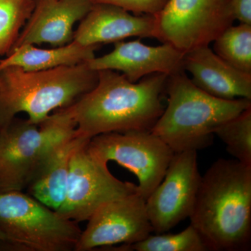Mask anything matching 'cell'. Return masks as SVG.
Wrapping results in <instances>:
<instances>
[{
    "mask_svg": "<svg viewBox=\"0 0 251 251\" xmlns=\"http://www.w3.org/2000/svg\"><path fill=\"white\" fill-rule=\"evenodd\" d=\"M169 75L155 74L130 82L115 71L98 72V82L70 105L76 131L84 138L128 130H151L164 110Z\"/></svg>",
    "mask_w": 251,
    "mask_h": 251,
    "instance_id": "6da1fadb",
    "label": "cell"
},
{
    "mask_svg": "<svg viewBox=\"0 0 251 251\" xmlns=\"http://www.w3.org/2000/svg\"><path fill=\"white\" fill-rule=\"evenodd\" d=\"M191 225L210 251H248L251 239V166L220 158L201 178Z\"/></svg>",
    "mask_w": 251,
    "mask_h": 251,
    "instance_id": "7a4b0ae2",
    "label": "cell"
},
{
    "mask_svg": "<svg viewBox=\"0 0 251 251\" xmlns=\"http://www.w3.org/2000/svg\"><path fill=\"white\" fill-rule=\"evenodd\" d=\"M165 108L151 131L175 153L211 146L216 130L251 108V100H224L198 88L184 71L168 76Z\"/></svg>",
    "mask_w": 251,
    "mask_h": 251,
    "instance_id": "3957f363",
    "label": "cell"
},
{
    "mask_svg": "<svg viewBox=\"0 0 251 251\" xmlns=\"http://www.w3.org/2000/svg\"><path fill=\"white\" fill-rule=\"evenodd\" d=\"M97 82L98 72L86 62L38 72L17 67L1 69L0 128L21 112L31 123L40 124L54 110L75 103Z\"/></svg>",
    "mask_w": 251,
    "mask_h": 251,
    "instance_id": "277c9868",
    "label": "cell"
},
{
    "mask_svg": "<svg viewBox=\"0 0 251 251\" xmlns=\"http://www.w3.org/2000/svg\"><path fill=\"white\" fill-rule=\"evenodd\" d=\"M0 249L18 251H74L81 230L77 223L23 191L0 193Z\"/></svg>",
    "mask_w": 251,
    "mask_h": 251,
    "instance_id": "5b68a950",
    "label": "cell"
},
{
    "mask_svg": "<svg viewBox=\"0 0 251 251\" xmlns=\"http://www.w3.org/2000/svg\"><path fill=\"white\" fill-rule=\"evenodd\" d=\"M76 129L70 106L40 124L13 119L0 128V193L23 191L48 150Z\"/></svg>",
    "mask_w": 251,
    "mask_h": 251,
    "instance_id": "8992f818",
    "label": "cell"
},
{
    "mask_svg": "<svg viewBox=\"0 0 251 251\" xmlns=\"http://www.w3.org/2000/svg\"><path fill=\"white\" fill-rule=\"evenodd\" d=\"M154 17L155 38L184 54L209 46L235 21L231 0H168Z\"/></svg>",
    "mask_w": 251,
    "mask_h": 251,
    "instance_id": "52a82bcc",
    "label": "cell"
},
{
    "mask_svg": "<svg viewBox=\"0 0 251 251\" xmlns=\"http://www.w3.org/2000/svg\"><path fill=\"white\" fill-rule=\"evenodd\" d=\"M100 161H115L133 173L137 191L146 201L161 182L175 152L151 130L111 132L96 135L87 145Z\"/></svg>",
    "mask_w": 251,
    "mask_h": 251,
    "instance_id": "ba28073f",
    "label": "cell"
},
{
    "mask_svg": "<svg viewBox=\"0 0 251 251\" xmlns=\"http://www.w3.org/2000/svg\"><path fill=\"white\" fill-rule=\"evenodd\" d=\"M88 142L73 154L64 202L55 211L77 224L88 221L105 203L137 191V185L117 179L107 163L89 151Z\"/></svg>",
    "mask_w": 251,
    "mask_h": 251,
    "instance_id": "9c48e42d",
    "label": "cell"
},
{
    "mask_svg": "<svg viewBox=\"0 0 251 251\" xmlns=\"http://www.w3.org/2000/svg\"><path fill=\"white\" fill-rule=\"evenodd\" d=\"M201 178L197 151L175 153L161 182L146 200L153 232L166 233L190 218Z\"/></svg>",
    "mask_w": 251,
    "mask_h": 251,
    "instance_id": "30bf717a",
    "label": "cell"
},
{
    "mask_svg": "<svg viewBox=\"0 0 251 251\" xmlns=\"http://www.w3.org/2000/svg\"><path fill=\"white\" fill-rule=\"evenodd\" d=\"M74 251L141 242L153 232L146 201L138 191L105 203L88 220Z\"/></svg>",
    "mask_w": 251,
    "mask_h": 251,
    "instance_id": "8fae6325",
    "label": "cell"
},
{
    "mask_svg": "<svg viewBox=\"0 0 251 251\" xmlns=\"http://www.w3.org/2000/svg\"><path fill=\"white\" fill-rule=\"evenodd\" d=\"M184 54L168 44L151 46L139 40L115 43L111 52L87 61L95 72L111 70L121 72L130 82H137L155 74L171 75L184 70Z\"/></svg>",
    "mask_w": 251,
    "mask_h": 251,
    "instance_id": "7c38bea8",
    "label": "cell"
},
{
    "mask_svg": "<svg viewBox=\"0 0 251 251\" xmlns=\"http://www.w3.org/2000/svg\"><path fill=\"white\" fill-rule=\"evenodd\" d=\"M93 4L92 0H34L32 13L13 49L23 45H67L74 40L75 23Z\"/></svg>",
    "mask_w": 251,
    "mask_h": 251,
    "instance_id": "4fadbf2b",
    "label": "cell"
},
{
    "mask_svg": "<svg viewBox=\"0 0 251 251\" xmlns=\"http://www.w3.org/2000/svg\"><path fill=\"white\" fill-rule=\"evenodd\" d=\"M154 16L131 14L121 7L94 3L74 31V41L83 46H97L127 38H155Z\"/></svg>",
    "mask_w": 251,
    "mask_h": 251,
    "instance_id": "5bb4252c",
    "label": "cell"
},
{
    "mask_svg": "<svg viewBox=\"0 0 251 251\" xmlns=\"http://www.w3.org/2000/svg\"><path fill=\"white\" fill-rule=\"evenodd\" d=\"M183 69L198 88L224 100H251V74L241 72L217 55L209 46L185 54Z\"/></svg>",
    "mask_w": 251,
    "mask_h": 251,
    "instance_id": "9a60e30c",
    "label": "cell"
},
{
    "mask_svg": "<svg viewBox=\"0 0 251 251\" xmlns=\"http://www.w3.org/2000/svg\"><path fill=\"white\" fill-rule=\"evenodd\" d=\"M90 140L75 129L54 143L31 176L25 189L28 194L57 211L65 197L73 154Z\"/></svg>",
    "mask_w": 251,
    "mask_h": 251,
    "instance_id": "2e32d148",
    "label": "cell"
},
{
    "mask_svg": "<svg viewBox=\"0 0 251 251\" xmlns=\"http://www.w3.org/2000/svg\"><path fill=\"white\" fill-rule=\"evenodd\" d=\"M97 46H83L76 41L53 49H44L34 45L14 49L6 57L0 59V70L9 67L21 68L27 72L45 71L65 66L83 64L93 58Z\"/></svg>",
    "mask_w": 251,
    "mask_h": 251,
    "instance_id": "e0dca14e",
    "label": "cell"
},
{
    "mask_svg": "<svg viewBox=\"0 0 251 251\" xmlns=\"http://www.w3.org/2000/svg\"><path fill=\"white\" fill-rule=\"evenodd\" d=\"M213 50L241 72L251 74V24L227 28L214 40Z\"/></svg>",
    "mask_w": 251,
    "mask_h": 251,
    "instance_id": "ac0fdd59",
    "label": "cell"
},
{
    "mask_svg": "<svg viewBox=\"0 0 251 251\" xmlns=\"http://www.w3.org/2000/svg\"><path fill=\"white\" fill-rule=\"evenodd\" d=\"M118 251H210L204 238L190 224L177 234H150L144 240L130 245H122Z\"/></svg>",
    "mask_w": 251,
    "mask_h": 251,
    "instance_id": "d6986e66",
    "label": "cell"
},
{
    "mask_svg": "<svg viewBox=\"0 0 251 251\" xmlns=\"http://www.w3.org/2000/svg\"><path fill=\"white\" fill-rule=\"evenodd\" d=\"M34 8V0H0V57L12 50Z\"/></svg>",
    "mask_w": 251,
    "mask_h": 251,
    "instance_id": "ffe728a7",
    "label": "cell"
},
{
    "mask_svg": "<svg viewBox=\"0 0 251 251\" xmlns=\"http://www.w3.org/2000/svg\"><path fill=\"white\" fill-rule=\"evenodd\" d=\"M214 134L226 145L229 154L251 166V107L221 125Z\"/></svg>",
    "mask_w": 251,
    "mask_h": 251,
    "instance_id": "44dd1931",
    "label": "cell"
},
{
    "mask_svg": "<svg viewBox=\"0 0 251 251\" xmlns=\"http://www.w3.org/2000/svg\"><path fill=\"white\" fill-rule=\"evenodd\" d=\"M168 0H92L93 3H104L121 7L135 15L155 16L166 6Z\"/></svg>",
    "mask_w": 251,
    "mask_h": 251,
    "instance_id": "7402d4cb",
    "label": "cell"
},
{
    "mask_svg": "<svg viewBox=\"0 0 251 251\" xmlns=\"http://www.w3.org/2000/svg\"><path fill=\"white\" fill-rule=\"evenodd\" d=\"M234 20L251 24V0H231Z\"/></svg>",
    "mask_w": 251,
    "mask_h": 251,
    "instance_id": "603a6c76",
    "label": "cell"
},
{
    "mask_svg": "<svg viewBox=\"0 0 251 251\" xmlns=\"http://www.w3.org/2000/svg\"><path fill=\"white\" fill-rule=\"evenodd\" d=\"M0 241H6V236L1 230H0Z\"/></svg>",
    "mask_w": 251,
    "mask_h": 251,
    "instance_id": "cb8c5ba5",
    "label": "cell"
},
{
    "mask_svg": "<svg viewBox=\"0 0 251 251\" xmlns=\"http://www.w3.org/2000/svg\"></svg>",
    "mask_w": 251,
    "mask_h": 251,
    "instance_id": "d4e9b609",
    "label": "cell"
}]
</instances>
